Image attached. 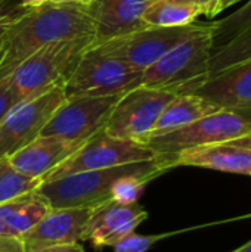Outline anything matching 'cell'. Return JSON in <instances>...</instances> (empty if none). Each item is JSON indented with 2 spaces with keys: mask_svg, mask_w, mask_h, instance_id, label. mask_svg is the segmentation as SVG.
<instances>
[{
  "mask_svg": "<svg viewBox=\"0 0 251 252\" xmlns=\"http://www.w3.org/2000/svg\"><path fill=\"white\" fill-rule=\"evenodd\" d=\"M93 37L95 25L87 6L46 3L28 9L0 40V78L50 43Z\"/></svg>",
  "mask_w": 251,
  "mask_h": 252,
  "instance_id": "obj_1",
  "label": "cell"
},
{
  "mask_svg": "<svg viewBox=\"0 0 251 252\" xmlns=\"http://www.w3.org/2000/svg\"><path fill=\"white\" fill-rule=\"evenodd\" d=\"M169 170L166 161L157 155L149 161L81 171L50 182H41L37 189L52 208H93L111 199V189L120 177L129 174L161 176Z\"/></svg>",
  "mask_w": 251,
  "mask_h": 252,
  "instance_id": "obj_2",
  "label": "cell"
},
{
  "mask_svg": "<svg viewBox=\"0 0 251 252\" xmlns=\"http://www.w3.org/2000/svg\"><path fill=\"white\" fill-rule=\"evenodd\" d=\"M212 50V22H209L142 71L141 84L191 94L209 78Z\"/></svg>",
  "mask_w": 251,
  "mask_h": 252,
  "instance_id": "obj_3",
  "label": "cell"
},
{
  "mask_svg": "<svg viewBox=\"0 0 251 252\" xmlns=\"http://www.w3.org/2000/svg\"><path fill=\"white\" fill-rule=\"evenodd\" d=\"M93 38H75L50 43L24 62L7 77L22 99L38 96L68 80Z\"/></svg>",
  "mask_w": 251,
  "mask_h": 252,
  "instance_id": "obj_4",
  "label": "cell"
},
{
  "mask_svg": "<svg viewBox=\"0 0 251 252\" xmlns=\"http://www.w3.org/2000/svg\"><path fill=\"white\" fill-rule=\"evenodd\" d=\"M251 134V112L222 109L185 127L149 137L145 145L155 155L173 157L185 149L231 142Z\"/></svg>",
  "mask_w": 251,
  "mask_h": 252,
  "instance_id": "obj_5",
  "label": "cell"
},
{
  "mask_svg": "<svg viewBox=\"0 0 251 252\" xmlns=\"http://www.w3.org/2000/svg\"><path fill=\"white\" fill-rule=\"evenodd\" d=\"M142 71L87 47L65 81L67 96H115L141 86Z\"/></svg>",
  "mask_w": 251,
  "mask_h": 252,
  "instance_id": "obj_6",
  "label": "cell"
},
{
  "mask_svg": "<svg viewBox=\"0 0 251 252\" xmlns=\"http://www.w3.org/2000/svg\"><path fill=\"white\" fill-rule=\"evenodd\" d=\"M176 96L169 89L141 84L120 96L104 131L117 139L145 143L163 109Z\"/></svg>",
  "mask_w": 251,
  "mask_h": 252,
  "instance_id": "obj_7",
  "label": "cell"
},
{
  "mask_svg": "<svg viewBox=\"0 0 251 252\" xmlns=\"http://www.w3.org/2000/svg\"><path fill=\"white\" fill-rule=\"evenodd\" d=\"M204 24L194 22L183 27H143L129 34L111 38L93 49L114 56L138 71H145L176 44L200 31Z\"/></svg>",
  "mask_w": 251,
  "mask_h": 252,
  "instance_id": "obj_8",
  "label": "cell"
},
{
  "mask_svg": "<svg viewBox=\"0 0 251 252\" xmlns=\"http://www.w3.org/2000/svg\"><path fill=\"white\" fill-rule=\"evenodd\" d=\"M65 83L16 103L0 123V161H7L19 149L41 134V130L65 100Z\"/></svg>",
  "mask_w": 251,
  "mask_h": 252,
  "instance_id": "obj_9",
  "label": "cell"
},
{
  "mask_svg": "<svg viewBox=\"0 0 251 252\" xmlns=\"http://www.w3.org/2000/svg\"><path fill=\"white\" fill-rule=\"evenodd\" d=\"M155 152L145 143L117 139L104 130L87 139L68 159L52 170L41 182H50L68 174L112 168L130 162L154 159Z\"/></svg>",
  "mask_w": 251,
  "mask_h": 252,
  "instance_id": "obj_10",
  "label": "cell"
},
{
  "mask_svg": "<svg viewBox=\"0 0 251 252\" xmlns=\"http://www.w3.org/2000/svg\"><path fill=\"white\" fill-rule=\"evenodd\" d=\"M121 94L67 96L56 108L40 136H59L72 142H86L105 130L109 115Z\"/></svg>",
  "mask_w": 251,
  "mask_h": 252,
  "instance_id": "obj_11",
  "label": "cell"
},
{
  "mask_svg": "<svg viewBox=\"0 0 251 252\" xmlns=\"http://www.w3.org/2000/svg\"><path fill=\"white\" fill-rule=\"evenodd\" d=\"M146 219L148 213L139 204L123 205L109 199L92 208L81 241L98 250L114 247Z\"/></svg>",
  "mask_w": 251,
  "mask_h": 252,
  "instance_id": "obj_12",
  "label": "cell"
},
{
  "mask_svg": "<svg viewBox=\"0 0 251 252\" xmlns=\"http://www.w3.org/2000/svg\"><path fill=\"white\" fill-rule=\"evenodd\" d=\"M155 0H92L87 10L93 19L95 37L89 47L141 30L143 12Z\"/></svg>",
  "mask_w": 251,
  "mask_h": 252,
  "instance_id": "obj_13",
  "label": "cell"
},
{
  "mask_svg": "<svg viewBox=\"0 0 251 252\" xmlns=\"http://www.w3.org/2000/svg\"><path fill=\"white\" fill-rule=\"evenodd\" d=\"M90 211L92 208H52L22 236L25 252L80 242Z\"/></svg>",
  "mask_w": 251,
  "mask_h": 252,
  "instance_id": "obj_14",
  "label": "cell"
},
{
  "mask_svg": "<svg viewBox=\"0 0 251 252\" xmlns=\"http://www.w3.org/2000/svg\"><path fill=\"white\" fill-rule=\"evenodd\" d=\"M194 94L222 109L251 112V58L210 75Z\"/></svg>",
  "mask_w": 251,
  "mask_h": 252,
  "instance_id": "obj_15",
  "label": "cell"
},
{
  "mask_svg": "<svg viewBox=\"0 0 251 252\" xmlns=\"http://www.w3.org/2000/svg\"><path fill=\"white\" fill-rule=\"evenodd\" d=\"M83 143L67 140L59 136H38L13 154L7 162L22 176L38 179L41 182L52 170L68 159Z\"/></svg>",
  "mask_w": 251,
  "mask_h": 252,
  "instance_id": "obj_16",
  "label": "cell"
},
{
  "mask_svg": "<svg viewBox=\"0 0 251 252\" xmlns=\"http://www.w3.org/2000/svg\"><path fill=\"white\" fill-rule=\"evenodd\" d=\"M163 157V155H160ZM170 170L176 167H200L222 173L251 174V149L229 142L185 149L173 157H163Z\"/></svg>",
  "mask_w": 251,
  "mask_h": 252,
  "instance_id": "obj_17",
  "label": "cell"
},
{
  "mask_svg": "<svg viewBox=\"0 0 251 252\" xmlns=\"http://www.w3.org/2000/svg\"><path fill=\"white\" fill-rule=\"evenodd\" d=\"M50 210L52 207L49 201L36 188L1 202L0 221L9 229L13 236L22 238Z\"/></svg>",
  "mask_w": 251,
  "mask_h": 252,
  "instance_id": "obj_18",
  "label": "cell"
},
{
  "mask_svg": "<svg viewBox=\"0 0 251 252\" xmlns=\"http://www.w3.org/2000/svg\"><path fill=\"white\" fill-rule=\"evenodd\" d=\"M219 111H222L220 106H217L216 103H213L198 94H194V93L178 94L163 109V112L158 117L157 123L154 124L148 139L173 131L180 127H185L200 118H204V117L212 115Z\"/></svg>",
  "mask_w": 251,
  "mask_h": 252,
  "instance_id": "obj_19",
  "label": "cell"
},
{
  "mask_svg": "<svg viewBox=\"0 0 251 252\" xmlns=\"http://www.w3.org/2000/svg\"><path fill=\"white\" fill-rule=\"evenodd\" d=\"M200 9L175 0H155L143 12V22L149 27H183L197 22Z\"/></svg>",
  "mask_w": 251,
  "mask_h": 252,
  "instance_id": "obj_20",
  "label": "cell"
},
{
  "mask_svg": "<svg viewBox=\"0 0 251 252\" xmlns=\"http://www.w3.org/2000/svg\"><path fill=\"white\" fill-rule=\"evenodd\" d=\"M251 58V27L228 41L226 44L220 46L219 49L212 52L210 63H209V77L215 75L216 72L243 62Z\"/></svg>",
  "mask_w": 251,
  "mask_h": 252,
  "instance_id": "obj_21",
  "label": "cell"
},
{
  "mask_svg": "<svg viewBox=\"0 0 251 252\" xmlns=\"http://www.w3.org/2000/svg\"><path fill=\"white\" fill-rule=\"evenodd\" d=\"M251 27V0L234 13L222 18L220 21L212 22V37H213V50L226 44L246 30ZM212 50V52H213Z\"/></svg>",
  "mask_w": 251,
  "mask_h": 252,
  "instance_id": "obj_22",
  "label": "cell"
},
{
  "mask_svg": "<svg viewBox=\"0 0 251 252\" xmlns=\"http://www.w3.org/2000/svg\"><path fill=\"white\" fill-rule=\"evenodd\" d=\"M160 177L158 174H129L120 177L112 189H111V199L123 204V205H132L138 204L141 195L143 193L148 183H151L154 179Z\"/></svg>",
  "mask_w": 251,
  "mask_h": 252,
  "instance_id": "obj_23",
  "label": "cell"
},
{
  "mask_svg": "<svg viewBox=\"0 0 251 252\" xmlns=\"http://www.w3.org/2000/svg\"><path fill=\"white\" fill-rule=\"evenodd\" d=\"M41 182L18 173L7 161H0V204L38 188Z\"/></svg>",
  "mask_w": 251,
  "mask_h": 252,
  "instance_id": "obj_24",
  "label": "cell"
},
{
  "mask_svg": "<svg viewBox=\"0 0 251 252\" xmlns=\"http://www.w3.org/2000/svg\"><path fill=\"white\" fill-rule=\"evenodd\" d=\"M175 233H163V235H136L132 232L120 242L114 245V252H146L149 251L157 242L161 239L170 238Z\"/></svg>",
  "mask_w": 251,
  "mask_h": 252,
  "instance_id": "obj_25",
  "label": "cell"
},
{
  "mask_svg": "<svg viewBox=\"0 0 251 252\" xmlns=\"http://www.w3.org/2000/svg\"><path fill=\"white\" fill-rule=\"evenodd\" d=\"M27 10L28 9L24 7L19 0H0V40L9 27L25 15Z\"/></svg>",
  "mask_w": 251,
  "mask_h": 252,
  "instance_id": "obj_26",
  "label": "cell"
},
{
  "mask_svg": "<svg viewBox=\"0 0 251 252\" xmlns=\"http://www.w3.org/2000/svg\"><path fill=\"white\" fill-rule=\"evenodd\" d=\"M21 100L22 97L10 83L9 77L0 78V123L9 114V111Z\"/></svg>",
  "mask_w": 251,
  "mask_h": 252,
  "instance_id": "obj_27",
  "label": "cell"
},
{
  "mask_svg": "<svg viewBox=\"0 0 251 252\" xmlns=\"http://www.w3.org/2000/svg\"><path fill=\"white\" fill-rule=\"evenodd\" d=\"M175 1L194 6V7L200 9L201 13L207 15L209 18L215 16V7H216V3H217V0H175Z\"/></svg>",
  "mask_w": 251,
  "mask_h": 252,
  "instance_id": "obj_28",
  "label": "cell"
},
{
  "mask_svg": "<svg viewBox=\"0 0 251 252\" xmlns=\"http://www.w3.org/2000/svg\"><path fill=\"white\" fill-rule=\"evenodd\" d=\"M33 252H84L83 247L77 242V244H65V245H55V247H47V248H41L37 251Z\"/></svg>",
  "mask_w": 251,
  "mask_h": 252,
  "instance_id": "obj_29",
  "label": "cell"
},
{
  "mask_svg": "<svg viewBox=\"0 0 251 252\" xmlns=\"http://www.w3.org/2000/svg\"><path fill=\"white\" fill-rule=\"evenodd\" d=\"M238 1H243V0H217L216 7H215V16H216L217 13L223 12L225 9H228L229 6H232V4L238 3Z\"/></svg>",
  "mask_w": 251,
  "mask_h": 252,
  "instance_id": "obj_30",
  "label": "cell"
},
{
  "mask_svg": "<svg viewBox=\"0 0 251 252\" xmlns=\"http://www.w3.org/2000/svg\"><path fill=\"white\" fill-rule=\"evenodd\" d=\"M19 3L27 9H36V7H40L46 3H50V0H19Z\"/></svg>",
  "mask_w": 251,
  "mask_h": 252,
  "instance_id": "obj_31",
  "label": "cell"
},
{
  "mask_svg": "<svg viewBox=\"0 0 251 252\" xmlns=\"http://www.w3.org/2000/svg\"><path fill=\"white\" fill-rule=\"evenodd\" d=\"M50 3L56 4H78V6H89L92 0H50Z\"/></svg>",
  "mask_w": 251,
  "mask_h": 252,
  "instance_id": "obj_32",
  "label": "cell"
},
{
  "mask_svg": "<svg viewBox=\"0 0 251 252\" xmlns=\"http://www.w3.org/2000/svg\"><path fill=\"white\" fill-rule=\"evenodd\" d=\"M229 143L237 145V146H241V148L251 149V134H249V136H244V137H240V139H235V140H231Z\"/></svg>",
  "mask_w": 251,
  "mask_h": 252,
  "instance_id": "obj_33",
  "label": "cell"
},
{
  "mask_svg": "<svg viewBox=\"0 0 251 252\" xmlns=\"http://www.w3.org/2000/svg\"><path fill=\"white\" fill-rule=\"evenodd\" d=\"M0 236H13V235L9 232V229H7L1 221H0Z\"/></svg>",
  "mask_w": 251,
  "mask_h": 252,
  "instance_id": "obj_34",
  "label": "cell"
},
{
  "mask_svg": "<svg viewBox=\"0 0 251 252\" xmlns=\"http://www.w3.org/2000/svg\"><path fill=\"white\" fill-rule=\"evenodd\" d=\"M232 252H251V241L250 242H247L246 245L240 247L238 250H235V251H232Z\"/></svg>",
  "mask_w": 251,
  "mask_h": 252,
  "instance_id": "obj_35",
  "label": "cell"
},
{
  "mask_svg": "<svg viewBox=\"0 0 251 252\" xmlns=\"http://www.w3.org/2000/svg\"><path fill=\"white\" fill-rule=\"evenodd\" d=\"M250 176H251V174H250Z\"/></svg>",
  "mask_w": 251,
  "mask_h": 252,
  "instance_id": "obj_36",
  "label": "cell"
}]
</instances>
